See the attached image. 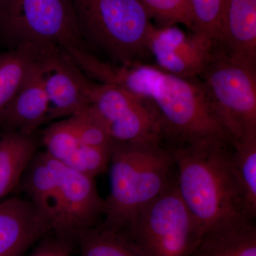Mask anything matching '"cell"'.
Wrapping results in <instances>:
<instances>
[{"instance_id": "5", "label": "cell", "mask_w": 256, "mask_h": 256, "mask_svg": "<svg viewBox=\"0 0 256 256\" xmlns=\"http://www.w3.org/2000/svg\"><path fill=\"white\" fill-rule=\"evenodd\" d=\"M0 44L6 50L86 47L72 0H0Z\"/></svg>"}, {"instance_id": "19", "label": "cell", "mask_w": 256, "mask_h": 256, "mask_svg": "<svg viewBox=\"0 0 256 256\" xmlns=\"http://www.w3.org/2000/svg\"><path fill=\"white\" fill-rule=\"evenodd\" d=\"M76 244L80 256H146L132 239L101 224L80 232Z\"/></svg>"}, {"instance_id": "10", "label": "cell", "mask_w": 256, "mask_h": 256, "mask_svg": "<svg viewBox=\"0 0 256 256\" xmlns=\"http://www.w3.org/2000/svg\"><path fill=\"white\" fill-rule=\"evenodd\" d=\"M42 68L50 101V121L66 118L90 105L92 80L63 50L45 48Z\"/></svg>"}, {"instance_id": "23", "label": "cell", "mask_w": 256, "mask_h": 256, "mask_svg": "<svg viewBox=\"0 0 256 256\" xmlns=\"http://www.w3.org/2000/svg\"><path fill=\"white\" fill-rule=\"evenodd\" d=\"M66 119L82 144L96 148H112V140L90 106Z\"/></svg>"}, {"instance_id": "2", "label": "cell", "mask_w": 256, "mask_h": 256, "mask_svg": "<svg viewBox=\"0 0 256 256\" xmlns=\"http://www.w3.org/2000/svg\"><path fill=\"white\" fill-rule=\"evenodd\" d=\"M108 168L110 191L101 225L124 234L138 212L174 181L173 149L160 140L114 143Z\"/></svg>"}, {"instance_id": "3", "label": "cell", "mask_w": 256, "mask_h": 256, "mask_svg": "<svg viewBox=\"0 0 256 256\" xmlns=\"http://www.w3.org/2000/svg\"><path fill=\"white\" fill-rule=\"evenodd\" d=\"M88 50L104 52L117 65L146 64L153 24L140 0H72Z\"/></svg>"}, {"instance_id": "8", "label": "cell", "mask_w": 256, "mask_h": 256, "mask_svg": "<svg viewBox=\"0 0 256 256\" xmlns=\"http://www.w3.org/2000/svg\"><path fill=\"white\" fill-rule=\"evenodd\" d=\"M90 97V108L112 142L162 141L159 116L150 100L94 80Z\"/></svg>"}, {"instance_id": "20", "label": "cell", "mask_w": 256, "mask_h": 256, "mask_svg": "<svg viewBox=\"0 0 256 256\" xmlns=\"http://www.w3.org/2000/svg\"><path fill=\"white\" fill-rule=\"evenodd\" d=\"M232 160L248 210L254 218L256 216V136L234 141Z\"/></svg>"}, {"instance_id": "18", "label": "cell", "mask_w": 256, "mask_h": 256, "mask_svg": "<svg viewBox=\"0 0 256 256\" xmlns=\"http://www.w3.org/2000/svg\"><path fill=\"white\" fill-rule=\"evenodd\" d=\"M44 50L23 45L0 53V114L36 68Z\"/></svg>"}, {"instance_id": "16", "label": "cell", "mask_w": 256, "mask_h": 256, "mask_svg": "<svg viewBox=\"0 0 256 256\" xmlns=\"http://www.w3.org/2000/svg\"><path fill=\"white\" fill-rule=\"evenodd\" d=\"M36 133L2 132L0 134V200L18 188L38 150Z\"/></svg>"}, {"instance_id": "13", "label": "cell", "mask_w": 256, "mask_h": 256, "mask_svg": "<svg viewBox=\"0 0 256 256\" xmlns=\"http://www.w3.org/2000/svg\"><path fill=\"white\" fill-rule=\"evenodd\" d=\"M216 47L232 60L256 68V0H224Z\"/></svg>"}, {"instance_id": "1", "label": "cell", "mask_w": 256, "mask_h": 256, "mask_svg": "<svg viewBox=\"0 0 256 256\" xmlns=\"http://www.w3.org/2000/svg\"><path fill=\"white\" fill-rule=\"evenodd\" d=\"M174 183L202 235L254 220L234 169L232 143L172 148Z\"/></svg>"}, {"instance_id": "4", "label": "cell", "mask_w": 256, "mask_h": 256, "mask_svg": "<svg viewBox=\"0 0 256 256\" xmlns=\"http://www.w3.org/2000/svg\"><path fill=\"white\" fill-rule=\"evenodd\" d=\"M148 100L159 116L162 142L168 146L233 142L198 78H182L158 68Z\"/></svg>"}, {"instance_id": "15", "label": "cell", "mask_w": 256, "mask_h": 256, "mask_svg": "<svg viewBox=\"0 0 256 256\" xmlns=\"http://www.w3.org/2000/svg\"><path fill=\"white\" fill-rule=\"evenodd\" d=\"M18 188L47 220L52 233L68 242L58 185L46 152H37Z\"/></svg>"}, {"instance_id": "7", "label": "cell", "mask_w": 256, "mask_h": 256, "mask_svg": "<svg viewBox=\"0 0 256 256\" xmlns=\"http://www.w3.org/2000/svg\"><path fill=\"white\" fill-rule=\"evenodd\" d=\"M124 235L146 256H191L202 238L198 224L178 194L174 178L138 212Z\"/></svg>"}, {"instance_id": "25", "label": "cell", "mask_w": 256, "mask_h": 256, "mask_svg": "<svg viewBox=\"0 0 256 256\" xmlns=\"http://www.w3.org/2000/svg\"><path fill=\"white\" fill-rule=\"evenodd\" d=\"M52 234L50 236H44L28 256H72L74 244Z\"/></svg>"}, {"instance_id": "12", "label": "cell", "mask_w": 256, "mask_h": 256, "mask_svg": "<svg viewBox=\"0 0 256 256\" xmlns=\"http://www.w3.org/2000/svg\"><path fill=\"white\" fill-rule=\"evenodd\" d=\"M52 229L28 200L11 197L0 202V256H22Z\"/></svg>"}, {"instance_id": "11", "label": "cell", "mask_w": 256, "mask_h": 256, "mask_svg": "<svg viewBox=\"0 0 256 256\" xmlns=\"http://www.w3.org/2000/svg\"><path fill=\"white\" fill-rule=\"evenodd\" d=\"M47 156L60 192L66 237L74 245L80 232L98 225L105 214L106 202L99 194L95 178Z\"/></svg>"}, {"instance_id": "22", "label": "cell", "mask_w": 256, "mask_h": 256, "mask_svg": "<svg viewBox=\"0 0 256 256\" xmlns=\"http://www.w3.org/2000/svg\"><path fill=\"white\" fill-rule=\"evenodd\" d=\"M156 26H166L181 24L194 31V18L190 0H140Z\"/></svg>"}, {"instance_id": "9", "label": "cell", "mask_w": 256, "mask_h": 256, "mask_svg": "<svg viewBox=\"0 0 256 256\" xmlns=\"http://www.w3.org/2000/svg\"><path fill=\"white\" fill-rule=\"evenodd\" d=\"M216 45L198 34L186 33L176 25H152L149 50L158 68L186 78H198L210 62Z\"/></svg>"}, {"instance_id": "6", "label": "cell", "mask_w": 256, "mask_h": 256, "mask_svg": "<svg viewBox=\"0 0 256 256\" xmlns=\"http://www.w3.org/2000/svg\"><path fill=\"white\" fill-rule=\"evenodd\" d=\"M198 79L233 142L256 136V68L215 46Z\"/></svg>"}, {"instance_id": "24", "label": "cell", "mask_w": 256, "mask_h": 256, "mask_svg": "<svg viewBox=\"0 0 256 256\" xmlns=\"http://www.w3.org/2000/svg\"><path fill=\"white\" fill-rule=\"evenodd\" d=\"M190 2L194 18L193 33L207 37L216 45L220 37L224 0H190Z\"/></svg>"}, {"instance_id": "21", "label": "cell", "mask_w": 256, "mask_h": 256, "mask_svg": "<svg viewBox=\"0 0 256 256\" xmlns=\"http://www.w3.org/2000/svg\"><path fill=\"white\" fill-rule=\"evenodd\" d=\"M41 142L50 158L68 166L84 146L66 118L47 128L42 134Z\"/></svg>"}, {"instance_id": "17", "label": "cell", "mask_w": 256, "mask_h": 256, "mask_svg": "<svg viewBox=\"0 0 256 256\" xmlns=\"http://www.w3.org/2000/svg\"><path fill=\"white\" fill-rule=\"evenodd\" d=\"M191 256H256V228L248 220L208 232Z\"/></svg>"}, {"instance_id": "14", "label": "cell", "mask_w": 256, "mask_h": 256, "mask_svg": "<svg viewBox=\"0 0 256 256\" xmlns=\"http://www.w3.org/2000/svg\"><path fill=\"white\" fill-rule=\"evenodd\" d=\"M50 101L44 82L41 58L36 68L0 114V130L2 132L36 133L40 126L50 122Z\"/></svg>"}]
</instances>
